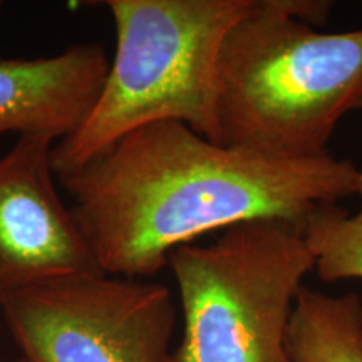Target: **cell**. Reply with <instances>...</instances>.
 Returning <instances> with one entry per match:
<instances>
[{
    "label": "cell",
    "mask_w": 362,
    "mask_h": 362,
    "mask_svg": "<svg viewBox=\"0 0 362 362\" xmlns=\"http://www.w3.org/2000/svg\"><path fill=\"white\" fill-rule=\"evenodd\" d=\"M359 168L324 155L277 160L216 144L163 121L59 176L106 275L153 277L171 252L257 220L302 230L319 206L354 197Z\"/></svg>",
    "instance_id": "6da1fadb"
},
{
    "label": "cell",
    "mask_w": 362,
    "mask_h": 362,
    "mask_svg": "<svg viewBox=\"0 0 362 362\" xmlns=\"http://www.w3.org/2000/svg\"><path fill=\"white\" fill-rule=\"evenodd\" d=\"M220 144L277 160L327 155L362 94V29L319 33L288 0H259L221 44Z\"/></svg>",
    "instance_id": "7a4b0ae2"
},
{
    "label": "cell",
    "mask_w": 362,
    "mask_h": 362,
    "mask_svg": "<svg viewBox=\"0 0 362 362\" xmlns=\"http://www.w3.org/2000/svg\"><path fill=\"white\" fill-rule=\"evenodd\" d=\"M259 0H106L115 57L74 133L54 143L56 176L78 171L143 126L176 121L220 144L216 66L228 30Z\"/></svg>",
    "instance_id": "3957f363"
},
{
    "label": "cell",
    "mask_w": 362,
    "mask_h": 362,
    "mask_svg": "<svg viewBox=\"0 0 362 362\" xmlns=\"http://www.w3.org/2000/svg\"><path fill=\"white\" fill-rule=\"evenodd\" d=\"M168 265L183 336L166 362H292L287 332L304 279L315 269L302 230L257 220L210 245H183Z\"/></svg>",
    "instance_id": "277c9868"
},
{
    "label": "cell",
    "mask_w": 362,
    "mask_h": 362,
    "mask_svg": "<svg viewBox=\"0 0 362 362\" xmlns=\"http://www.w3.org/2000/svg\"><path fill=\"white\" fill-rule=\"evenodd\" d=\"M0 310L30 362H166L176 325L168 287L106 274L35 287Z\"/></svg>",
    "instance_id": "5b68a950"
},
{
    "label": "cell",
    "mask_w": 362,
    "mask_h": 362,
    "mask_svg": "<svg viewBox=\"0 0 362 362\" xmlns=\"http://www.w3.org/2000/svg\"><path fill=\"white\" fill-rule=\"evenodd\" d=\"M54 143L17 136L0 156V309L35 287L104 274L78 216L59 197Z\"/></svg>",
    "instance_id": "8992f818"
},
{
    "label": "cell",
    "mask_w": 362,
    "mask_h": 362,
    "mask_svg": "<svg viewBox=\"0 0 362 362\" xmlns=\"http://www.w3.org/2000/svg\"><path fill=\"white\" fill-rule=\"evenodd\" d=\"M107 69L99 44H76L49 57H0V136L67 138L96 103Z\"/></svg>",
    "instance_id": "52a82bcc"
},
{
    "label": "cell",
    "mask_w": 362,
    "mask_h": 362,
    "mask_svg": "<svg viewBox=\"0 0 362 362\" xmlns=\"http://www.w3.org/2000/svg\"><path fill=\"white\" fill-rule=\"evenodd\" d=\"M292 362H362V298L304 287L287 332Z\"/></svg>",
    "instance_id": "ba28073f"
},
{
    "label": "cell",
    "mask_w": 362,
    "mask_h": 362,
    "mask_svg": "<svg viewBox=\"0 0 362 362\" xmlns=\"http://www.w3.org/2000/svg\"><path fill=\"white\" fill-rule=\"evenodd\" d=\"M356 194L359 208L354 214L337 205H324L302 226V237L315 260L314 270L324 282L362 280V166Z\"/></svg>",
    "instance_id": "9c48e42d"
},
{
    "label": "cell",
    "mask_w": 362,
    "mask_h": 362,
    "mask_svg": "<svg viewBox=\"0 0 362 362\" xmlns=\"http://www.w3.org/2000/svg\"><path fill=\"white\" fill-rule=\"evenodd\" d=\"M356 110H362V94H361V98L357 99V103H356Z\"/></svg>",
    "instance_id": "30bf717a"
},
{
    "label": "cell",
    "mask_w": 362,
    "mask_h": 362,
    "mask_svg": "<svg viewBox=\"0 0 362 362\" xmlns=\"http://www.w3.org/2000/svg\"><path fill=\"white\" fill-rule=\"evenodd\" d=\"M17 362H30V361H27L25 357H22V359H19V361H17Z\"/></svg>",
    "instance_id": "8fae6325"
},
{
    "label": "cell",
    "mask_w": 362,
    "mask_h": 362,
    "mask_svg": "<svg viewBox=\"0 0 362 362\" xmlns=\"http://www.w3.org/2000/svg\"><path fill=\"white\" fill-rule=\"evenodd\" d=\"M2 11H4V2H0V13H2Z\"/></svg>",
    "instance_id": "7c38bea8"
}]
</instances>
